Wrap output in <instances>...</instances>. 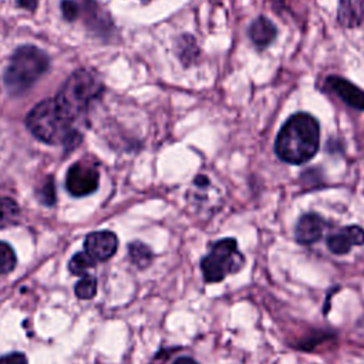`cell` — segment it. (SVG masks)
I'll return each mask as SVG.
<instances>
[{
	"label": "cell",
	"mask_w": 364,
	"mask_h": 364,
	"mask_svg": "<svg viewBox=\"0 0 364 364\" xmlns=\"http://www.w3.org/2000/svg\"><path fill=\"white\" fill-rule=\"evenodd\" d=\"M364 18V0H338L337 20L343 27H357Z\"/></svg>",
	"instance_id": "12"
},
{
	"label": "cell",
	"mask_w": 364,
	"mask_h": 364,
	"mask_svg": "<svg viewBox=\"0 0 364 364\" xmlns=\"http://www.w3.org/2000/svg\"><path fill=\"white\" fill-rule=\"evenodd\" d=\"M20 206L18 203L7 196L0 198V229L17 225L20 220Z\"/></svg>",
	"instance_id": "13"
},
{
	"label": "cell",
	"mask_w": 364,
	"mask_h": 364,
	"mask_svg": "<svg viewBox=\"0 0 364 364\" xmlns=\"http://www.w3.org/2000/svg\"><path fill=\"white\" fill-rule=\"evenodd\" d=\"M128 255L132 264H135L138 269L148 267L154 260V253L151 247L142 242H131L128 245Z\"/></svg>",
	"instance_id": "14"
},
{
	"label": "cell",
	"mask_w": 364,
	"mask_h": 364,
	"mask_svg": "<svg viewBox=\"0 0 364 364\" xmlns=\"http://www.w3.org/2000/svg\"><path fill=\"white\" fill-rule=\"evenodd\" d=\"M145 1H146V0H145Z\"/></svg>",
	"instance_id": "24"
},
{
	"label": "cell",
	"mask_w": 364,
	"mask_h": 364,
	"mask_svg": "<svg viewBox=\"0 0 364 364\" xmlns=\"http://www.w3.org/2000/svg\"><path fill=\"white\" fill-rule=\"evenodd\" d=\"M243 264L245 256L239 252L236 239L225 237L209 246V252L200 260V272L206 283H218L239 272Z\"/></svg>",
	"instance_id": "5"
},
{
	"label": "cell",
	"mask_w": 364,
	"mask_h": 364,
	"mask_svg": "<svg viewBox=\"0 0 364 364\" xmlns=\"http://www.w3.org/2000/svg\"><path fill=\"white\" fill-rule=\"evenodd\" d=\"M172 364H199V363L195 361L192 357H179Z\"/></svg>",
	"instance_id": "23"
},
{
	"label": "cell",
	"mask_w": 364,
	"mask_h": 364,
	"mask_svg": "<svg viewBox=\"0 0 364 364\" xmlns=\"http://www.w3.org/2000/svg\"><path fill=\"white\" fill-rule=\"evenodd\" d=\"M320 146L318 121L307 112L293 114L280 128L274 152L286 164L300 165L310 161Z\"/></svg>",
	"instance_id": "1"
},
{
	"label": "cell",
	"mask_w": 364,
	"mask_h": 364,
	"mask_svg": "<svg viewBox=\"0 0 364 364\" xmlns=\"http://www.w3.org/2000/svg\"><path fill=\"white\" fill-rule=\"evenodd\" d=\"M327 247L334 255H347L353 246L364 245V229L358 225L341 228L337 233L327 236Z\"/></svg>",
	"instance_id": "9"
},
{
	"label": "cell",
	"mask_w": 364,
	"mask_h": 364,
	"mask_svg": "<svg viewBox=\"0 0 364 364\" xmlns=\"http://www.w3.org/2000/svg\"><path fill=\"white\" fill-rule=\"evenodd\" d=\"M74 293L80 300H91L97 294V279L91 274H84L74 286Z\"/></svg>",
	"instance_id": "16"
},
{
	"label": "cell",
	"mask_w": 364,
	"mask_h": 364,
	"mask_svg": "<svg viewBox=\"0 0 364 364\" xmlns=\"http://www.w3.org/2000/svg\"><path fill=\"white\" fill-rule=\"evenodd\" d=\"M0 364H28V361L23 353L14 351L0 357Z\"/></svg>",
	"instance_id": "21"
},
{
	"label": "cell",
	"mask_w": 364,
	"mask_h": 364,
	"mask_svg": "<svg viewBox=\"0 0 364 364\" xmlns=\"http://www.w3.org/2000/svg\"><path fill=\"white\" fill-rule=\"evenodd\" d=\"M26 127L38 141L48 145L71 146L80 142L77 124L70 119L53 98L40 101L26 117Z\"/></svg>",
	"instance_id": "2"
},
{
	"label": "cell",
	"mask_w": 364,
	"mask_h": 364,
	"mask_svg": "<svg viewBox=\"0 0 364 364\" xmlns=\"http://www.w3.org/2000/svg\"><path fill=\"white\" fill-rule=\"evenodd\" d=\"M100 185V172L95 165L85 162L73 164L65 176V188L70 195L82 198L97 191Z\"/></svg>",
	"instance_id": "6"
},
{
	"label": "cell",
	"mask_w": 364,
	"mask_h": 364,
	"mask_svg": "<svg viewBox=\"0 0 364 364\" xmlns=\"http://www.w3.org/2000/svg\"><path fill=\"white\" fill-rule=\"evenodd\" d=\"M17 1H18V6H21L28 11H36L38 4V0H17Z\"/></svg>",
	"instance_id": "22"
},
{
	"label": "cell",
	"mask_w": 364,
	"mask_h": 364,
	"mask_svg": "<svg viewBox=\"0 0 364 364\" xmlns=\"http://www.w3.org/2000/svg\"><path fill=\"white\" fill-rule=\"evenodd\" d=\"M40 198L43 200V203L51 206L55 203V189H54V183H53V179L50 178L41 188V193H40Z\"/></svg>",
	"instance_id": "20"
},
{
	"label": "cell",
	"mask_w": 364,
	"mask_h": 364,
	"mask_svg": "<svg viewBox=\"0 0 364 364\" xmlns=\"http://www.w3.org/2000/svg\"><path fill=\"white\" fill-rule=\"evenodd\" d=\"M61 11H63V16H64L65 20L73 21L80 14V6L73 0H64L61 3Z\"/></svg>",
	"instance_id": "19"
},
{
	"label": "cell",
	"mask_w": 364,
	"mask_h": 364,
	"mask_svg": "<svg viewBox=\"0 0 364 364\" xmlns=\"http://www.w3.org/2000/svg\"><path fill=\"white\" fill-rule=\"evenodd\" d=\"M118 250V237L111 230H98L85 236L84 252L94 260L105 262L111 259Z\"/></svg>",
	"instance_id": "7"
},
{
	"label": "cell",
	"mask_w": 364,
	"mask_h": 364,
	"mask_svg": "<svg viewBox=\"0 0 364 364\" xmlns=\"http://www.w3.org/2000/svg\"><path fill=\"white\" fill-rule=\"evenodd\" d=\"M276 36H277L276 26L267 17H263V16L255 18L249 27V37L259 50L270 46L274 41Z\"/></svg>",
	"instance_id": "11"
},
{
	"label": "cell",
	"mask_w": 364,
	"mask_h": 364,
	"mask_svg": "<svg viewBox=\"0 0 364 364\" xmlns=\"http://www.w3.org/2000/svg\"><path fill=\"white\" fill-rule=\"evenodd\" d=\"M98 262L94 260L87 252H77L68 262V270L71 274L74 276H84V274H88L87 272L92 267H95Z\"/></svg>",
	"instance_id": "15"
},
{
	"label": "cell",
	"mask_w": 364,
	"mask_h": 364,
	"mask_svg": "<svg viewBox=\"0 0 364 364\" xmlns=\"http://www.w3.org/2000/svg\"><path fill=\"white\" fill-rule=\"evenodd\" d=\"M17 264V256L14 249L7 243L0 240V274H7L14 270Z\"/></svg>",
	"instance_id": "17"
},
{
	"label": "cell",
	"mask_w": 364,
	"mask_h": 364,
	"mask_svg": "<svg viewBox=\"0 0 364 364\" xmlns=\"http://www.w3.org/2000/svg\"><path fill=\"white\" fill-rule=\"evenodd\" d=\"M102 90V81L94 71L78 68L65 80L53 100L70 119L78 124Z\"/></svg>",
	"instance_id": "3"
},
{
	"label": "cell",
	"mask_w": 364,
	"mask_h": 364,
	"mask_svg": "<svg viewBox=\"0 0 364 364\" xmlns=\"http://www.w3.org/2000/svg\"><path fill=\"white\" fill-rule=\"evenodd\" d=\"M324 230V219L317 213H304L299 218L294 235L299 243L311 245L317 242Z\"/></svg>",
	"instance_id": "10"
},
{
	"label": "cell",
	"mask_w": 364,
	"mask_h": 364,
	"mask_svg": "<svg viewBox=\"0 0 364 364\" xmlns=\"http://www.w3.org/2000/svg\"><path fill=\"white\" fill-rule=\"evenodd\" d=\"M182 40L185 41L183 44L179 41V58L183 61V64H191L193 58H196L198 55V47L196 43L193 40V37L188 36H182Z\"/></svg>",
	"instance_id": "18"
},
{
	"label": "cell",
	"mask_w": 364,
	"mask_h": 364,
	"mask_svg": "<svg viewBox=\"0 0 364 364\" xmlns=\"http://www.w3.org/2000/svg\"><path fill=\"white\" fill-rule=\"evenodd\" d=\"M324 90L333 92L348 107L357 111H364V90L358 88L351 81L338 75H328L324 80Z\"/></svg>",
	"instance_id": "8"
},
{
	"label": "cell",
	"mask_w": 364,
	"mask_h": 364,
	"mask_svg": "<svg viewBox=\"0 0 364 364\" xmlns=\"http://www.w3.org/2000/svg\"><path fill=\"white\" fill-rule=\"evenodd\" d=\"M50 68V58L41 48L26 44L16 48L4 71V85L10 95L26 94Z\"/></svg>",
	"instance_id": "4"
}]
</instances>
